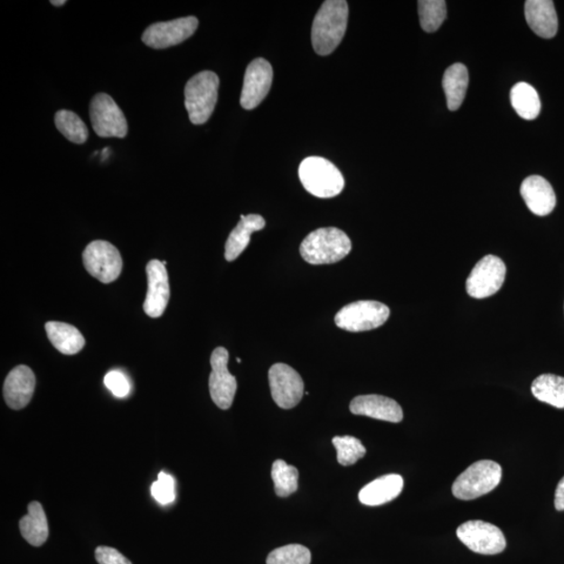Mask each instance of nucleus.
Returning <instances> with one entry per match:
<instances>
[{
  "label": "nucleus",
  "instance_id": "0eeeda50",
  "mask_svg": "<svg viewBox=\"0 0 564 564\" xmlns=\"http://www.w3.org/2000/svg\"><path fill=\"white\" fill-rule=\"evenodd\" d=\"M83 264L86 271L103 284L116 281L123 270L122 255L106 240H94L85 248Z\"/></svg>",
  "mask_w": 564,
  "mask_h": 564
},
{
  "label": "nucleus",
  "instance_id": "f3484780",
  "mask_svg": "<svg viewBox=\"0 0 564 564\" xmlns=\"http://www.w3.org/2000/svg\"><path fill=\"white\" fill-rule=\"evenodd\" d=\"M349 409L354 415L393 423H399L404 418V412L398 402L381 395L357 396L352 400Z\"/></svg>",
  "mask_w": 564,
  "mask_h": 564
},
{
  "label": "nucleus",
  "instance_id": "f03ea898",
  "mask_svg": "<svg viewBox=\"0 0 564 564\" xmlns=\"http://www.w3.org/2000/svg\"><path fill=\"white\" fill-rule=\"evenodd\" d=\"M352 251V240L338 228H320L307 235L300 245V254L311 265L338 263Z\"/></svg>",
  "mask_w": 564,
  "mask_h": 564
},
{
  "label": "nucleus",
  "instance_id": "1a4fd4ad",
  "mask_svg": "<svg viewBox=\"0 0 564 564\" xmlns=\"http://www.w3.org/2000/svg\"><path fill=\"white\" fill-rule=\"evenodd\" d=\"M506 265L495 255H486L466 280V291L470 297L483 299L493 296L500 291L506 277Z\"/></svg>",
  "mask_w": 564,
  "mask_h": 564
},
{
  "label": "nucleus",
  "instance_id": "412c9836",
  "mask_svg": "<svg viewBox=\"0 0 564 564\" xmlns=\"http://www.w3.org/2000/svg\"><path fill=\"white\" fill-rule=\"evenodd\" d=\"M266 221L259 214H241L237 227L231 231L225 245V258L227 261L237 259L250 243L251 234L264 230Z\"/></svg>",
  "mask_w": 564,
  "mask_h": 564
},
{
  "label": "nucleus",
  "instance_id": "473e14b6",
  "mask_svg": "<svg viewBox=\"0 0 564 564\" xmlns=\"http://www.w3.org/2000/svg\"><path fill=\"white\" fill-rule=\"evenodd\" d=\"M105 386L109 389L114 396L124 399L130 393V384L126 376L120 371H110L104 379Z\"/></svg>",
  "mask_w": 564,
  "mask_h": 564
},
{
  "label": "nucleus",
  "instance_id": "2f4dec72",
  "mask_svg": "<svg viewBox=\"0 0 564 564\" xmlns=\"http://www.w3.org/2000/svg\"><path fill=\"white\" fill-rule=\"evenodd\" d=\"M174 486L172 475L161 472L158 480L153 483L151 488L153 498L163 505H167L174 500Z\"/></svg>",
  "mask_w": 564,
  "mask_h": 564
},
{
  "label": "nucleus",
  "instance_id": "f8f14e48",
  "mask_svg": "<svg viewBox=\"0 0 564 564\" xmlns=\"http://www.w3.org/2000/svg\"><path fill=\"white\" fill-rule=\"evenodd\" d=\"M198 18L188 16L171 20V22L154 24L143 33V42L152 49L164 50L183 43L196 33Z\"/></svg>",
  "mask_w": 564,
  "mask_h": 564
},
{
  "label": "nucleus",
  "instance_id": "aec40b11",
  "mask_svg": "<svg viewBox=\"0 0 564 564\" xmlns=\"http://www.w3.org/2000/svg\"><path fill=\"white\" fill-rule=\"evenodd\" d=\"M404 488V479L400 475L381 476L362 488L359 499L366 506H380L398 498Z\"/></svg>",
  "mask_w": 564,
  "mask_h": 564
},
{
  "label": "nucleus",
  "instance_id": "2eb2a0df",
  "mask_svg": "<svg viewBox=\"0 0 564 564\" xmlns=\"http://www.w3.org/2000/svg\"><path fill=\"white\" fill-rule=\"evenodd\" d=\"M147 293L144 311L151 318H159L165 312L171 297L169 275L163 261L153 259L146 265Z\"/></svg>",
  "mask_w": 564,
  "mask_h": 564
},
{
  "label": "nucleus",
  "instance_id": "4be33fe9",
  "mask_svg": "<svg viewBox=\"0 0 564 564\" xmlns=\"http://www.w3.org/2000/svg\"><path fill=\"white\" fill-rule=\"evenodd\" d=\"M45 331L52 346L63 354H76L85 346V339L79 329L64 322H47Z\"/></svg>",
  "mask_w": 564,
  "mask_h": 564
},
{
  "label": "nucleus",
  "instance_id": "f704fd0d",
  "mask_svg": "<svg viewBox=\"0 0 564 564\" xmlns=\"http://www.w3.org/2000/svg\"><path fill=\"white\" fill-rule=\"evenodd\" d=\"M555 508L559 510V512H563L564 510V476L557 485L555 492Z\"/></svg>",
  "mask_w": 564,
  "mask_h": 564
},
{
  "label": "nucleus",
  "instance_id": "a211bd4d",
  "mask_svg": "<svg viewBox=\"0 0 564 564\" xmlns=\"http://www.w3.org/2000/svg\"><path fill=\"white\" fill-rule=\"evenodd\" d=\"M521 194L529 210L536 216L545 217L554 211L556 194L549 181L540 176H530L522 181Z\"/></svg>",
  "mask_w": 564,
  "mask_h": 564
},
{
  "label": "nucleus",
  "instance_id": "b1692460",
  "mask_svg": "<svg viewBox=\"0 0 564 564\" xmlns=\"http://www.w3.org/2000/svg\"><path fill=\"white\" fill-rule=\"evenodd\" d=\"M469 83L468 70L465 65L455 63L449 66L442 80L447 108L451 111L458 110L465 100Z\"/></svg>",
  "mask_w": 564,
  "mask_h": 564
},
{
  "label": "nucleus",
  "instance_id": "c9c22d12",
  "mask_svg": "<svg viewBox=\"0 0 564 564\" xmlns=\"http://www.w3.org/2000/svg\"><path fill=\"white\" fill-rule=\"evenodd\" d=\"M51 4L56 6H62L66 4V2L65 0H52Z\"/></svg>",
  "mask_w": 564,
  "mask_h": 564
},
{
  "label": "nucleus",
  "instance_id": "cd10ccee",
  "mask_svg": "<svg viewBox=\"0 0 564 564\" xmlns=\"http://www.w3.org/2000/svg\"><path fill=\"white\" fill-rule=\"evenodd\" d=\"M55 124L60 133L73 144L83 145L89 139V129L75 112L58 111L55 116Z\"/></svg>",
  "mask_w": 564,
  "mask_h": 564
},
{
  "label": "nucleus",
  "instance_id": "20e7f679",
  "mask_svg": "<svg viewBox=\"0 0 564 564\" xmlns=\"http://www.w3.org/2000/svg\"><path fill=\"white\" fill-rule=\"evenodd\" d=\"M220 79L217 73H197L185 86V108L193 125H203L211 118L218 102Z\"/></svg>",
  "mask_w": 564,
  "mask_h": 564
},
{
  "label": "nucleus",
  "instance_id": "4468645a",
  "mask_svg": "<svg viewBox=\"0 0 564 564\" xmlns=\"http://www.w3.org/2000/svg\"><path fill=\"white\" fill-rule=\"evenodd\" d=\"M273 69L264 58L253 60L247 67L240 105L246 110H252L263 102L271 89Z\"/></svg>",
  "mask_w": 564,
  "mask_h": 564
},
{
  "label": "nucleus",
  "instance_id": "9d476101",
  "mask_svg": "<svg viewBox=\"0 0 564 564\" xmlns=\"http://www.w3.org/2000/svg\"><path fill=\"white\" fill-rule=\"evenodd\" d=\"M456 536L475 553L495 555L506 549V539L501 529L483 521H469L456 529Z\"/></svg>",
  "mask_w": 564,
  "mask_h": 564
},
{
  "label": "nucleus",
  "instance_id": "c756f323",
  "mask_svg": "<svg viewBox=\"0 0 564 564\" xmlns=\"http://www.w3.org/2000/svg\"><path fill=\"white\" fill-rule=\"evenodd\" d=\"M333 445L337 449L338 462L343 466L355 465L367 452L361 440L352 436H337L333 439Z\"/></svg>",
  "mask_w": 564,
  "mask_h": 564
},
{
  "label": "nucleus",
  "instance_id": "9b49d317",
  "mask_svg": "<svg viewBox=\"0 0 564 564\" xmlns=\"http://www.w3.org/2000/svg\"><path fill=\"white\" fill-rule=\"evenodd\" d=\"M268 384L273 400L281 409H293L304 398V380L295 369L282 362L273 365L268 371Z\"/></svg>",
  "mask_w": 564,
  "mask_h": 564
},
{
  "label": "nucleus",
  "instance_id": "6e6552de",
  "mask_svg": "<svg viewBox=\"0 0 564 564\" xmlns=\"http://www.w3.org/2000/svg\"><path fill=\"white\" fill-rule=\"evenodd\" d=\"M90 119L94 132L103 138H124L127 134L126 117L108 94L98 93L90 103Z\"/></svg>",
  "mask_w": 564,
  "mask_h": 564
},
{
  "label": "nucleus",
  "instance_id": "72a5a7b5",
  "mask_svg": "<svg viewBox=\"0 0 564 564\" xmlns=\"http://www.w3.org/2000/svg\"><path fill=\"white\" fill-rule=\"evenodd\" d=\"M96 559L99 564H132L118 550L110 547H99L96 550Z\"/></svg>",
  "mask_w": 564,
  "mask_h": 564
},
{
  "label": "nucleus",
  "instance_id": "6ab92c4d",
  "mask_svg": "<svg viewBox=\"0 0 564 564\" xmlns=\"http://www.w3.org/2000/svg\"><path fill=\"white\" fill-rule=\"evenodd\" d=\"M527 23L537 36L554 38L559 31V17L550 0H528L525 3Z\"/></svg>",
  "mask_w": 564,
  "mask_h": 564
},
{
  "label": "nucleus",
  "instance_id": "bb28decb",
  "mask_svg": "<svg viewBox=\"0 0 564 564\" xmlns=\"http://www.w3.org/2000/svg\"><path fill=\"white\" fill-rule=\"evenodd\" d=\"M271 475L275 493L279 498H287L297 492L299 472L296 467L287 465L284 460H277L273 463Z\"/></svg>",
  "mask_w": 564,
  "mask_h": 564
},
{
  "label": "nucleus",
  "instance_id": "7c9ffc66",
  "mask_svg": "<svg viewBox=\"0 0 564 564\" xmlns=\"http://www.w3.org/2000/svg\"><path fill=\"white\" fill-rule=\"evenodd\" d=\"M311 550L301 545L275 549L268 555L267 564H311Z\"/></svg>",
  "mask_w": 564,
  "mask_h": 564
},
{
  "label": "nucleus",
  "instance_id": "423d86ee",
  "mask_svg": "<svg viewBox=\"0 0 564 564\" xmlns=\"http://www.w3.org/2000/svg\"><path fill=\"white\" fill-rule=\"evenodd\" d=\"M390 317L389 307L379 301L361 300L345 306L335 315L338 327L351 333L371 331L386 324Z\"/></svg>",
  "mask_w": 564,
  "mask_h": 564
},
{
  "label": "nucleus",
  "instance_id": "c85d7f7f",
  "mask_svg": "<svg viewBox=\"0 0 564 564\" xmlns=\"http://www.w3.org/2000/svg\"><path fill=\"white\" fill-rule=\"evenodd\" d=\"M418 14L423 31H438L446 18V3L445 0H419Z\"/></svg>",
  "mask_w": 564,
  "mask_h": 564
},
{
  "label": "nucleus",
  "instance_id": "e433bc0d",
  "mask_svg": "<svg viewBox=\"0 0 564 564\" xmlns=\"http://www.w3.org/2000/svg\"><path fill=\"white\" fill-rule=\"evenodd\" d=\"M237 361H238V362H241V360H240V359H237Z\"/></svg>",
  "mask_w": 564,
  "mask_h": 564
},
{
  "label": "nucleus",
  "instance_id": "393cba45",
  "mask_svg": "<svg viewBox=\"0 0 564 564\" xmlns=\"http://www.w3.org/2000/svg\"><path fill=\"white\" fill-rule=\"evenodd\" d=\"M513 109L526 120H533L540 116L541 103L539 93L528 83L521 82L513 86L510 92Z\"/></svg>",
  "mask_w": 564,
  "mask_h": 564
},
{
  "label": "nucleus",
  "instance_id": "f257e3e1",
  "mask_svg": "<svg viewBox=\"0 0 564 564\" xmlns=\"http://www.w3.org/2000/svg\"><path fill=\"white\" fill-rule=\"evenodd\" d=\"M348 11L345 0H327L322 4L312 29V43L318 55H331L342 42L347 29Z\"/></svg>",
  "mask_w": 564,
  "mask_h": 564
},
{
  "label": "nucleus",
  "instance_id": "ddd939ff",
  "mask_svg": "<svg viewBox=\"0 0 564 564\" xmlns=\"http://www.w3.org/2000/svg\"><path fill=\"white\" fill-rule=\"evenodd\" d=\"M228 361L230 352L226 348L214 349L211 358L210 392L214 404L221 409H230L238 390L237 379L228 371Z\"/></svg>",
  "mask_w": 564,
  "mask_h": 564
},
{
  "label": "nucleus",
  "instance_id": "dca6fc26",
  "mask_svg": "<svg viewBox=\"0 0 564 564\" xmlns=\"http://www.w3.org/2000/svg\"><path fill=\"white\" fill-rule=\"evenodd\" d=\"M36 378L32 369L20 365L6 376L4 385V398L13 409H22L30 404L35 391Z\"/></svg>",
  "mask_w": 564,
  "mask_h": 564
},
{
  "label": "nucleus",
  "instance_id": "39448f33",
  "mask_svg": "<svg viewBox=\"0 0 564 564\" xmlns=\"http://www.w3.org/2000/svg\"><path fill=\"white\" fill-rule=\"evenodd\" d=\"M502 467L492 460H481L470 465L454 483L453 494L462 501L485 495L500 484Z\"/></svg>",
  "mask_w": 564,
  "mask_h": 564
},
{
  "label": "nucleus",
  "instance_id": "7ed1b4c3",
  "mask_svg": "<svg viewBox=\"0 0 564 564\" xmlns=\"http://www.w3.org/2000/svg\"><path fill=\"white\" fill-rule=\"evenodd\" d=\"M299 178L306 192L317 198H334L343 191L345 181L337 166L324 157H308L299 166Z\"/></svg>",
  "mask_w": 564,
  "mask_h": 564
},
{
  "label": "nucleus",
  "instance_id": "5701e85b",
  "mask_svg": "<svg viewBox=\"0 0 564 564\" xmlns=\"http://www.w3.org/2000/svg\"><path fill=\"white\" fill-rule=\"evenodd\" d=\"M20 532L24 539L33 547L42 546L49 539V523L42 503L32 502L28 514L19 522Z\"/></svg>",
  "mask_w": 564,
  "mask_h": 564
},
{
  "label": "nucleus",
  "instance_id": "a878e982",
  "mask_svg": "<svg viewBox=\"0 0 564 564\" xmlns=\"http://www.w3.org/2000/svg\"><path fill=\"white\" fill-rule=\"evenodd\" d=\"M532 394L540 401L550 406L564 409V378L555 374H542L535 379Z\"/></svg>",
  "mask_w": 564,
  "mask_h": 564
}]
</instances>
